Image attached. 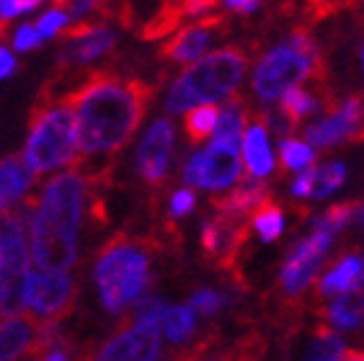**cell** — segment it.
I'll use <instances>...</instances> for the list:
<instances>
[{
    "label": "cell",
    "instance_id": "obj_42",
    "mask_svg": "<svg viewBox=\"0 0 364 361\" xmlns=\"http://www.w3.org/2000/svg\"><path fill=\"white\" fill-rule=\"evenodd\" d=\"M359 222H362V227H364V204H362V209H359Z\"/></svg>",
    "mask_w": 364,
    "mask_h": 361
},
{
    "label": "cell",
    "instance_id": "obj_8",
    "mask_svg": "<svg viewBox=\"0 0 364 361\" xmlns=\"http://www.w3.org/2000/svg\"><path fill=\"white\" fill-rule=\"evenodd\" d=\"M75 294V281L68 274L52 269H39L31 271L26 279L23 307L28 310L31 320L39 323V325L60 323L73 310Z\"/></svg>",
    "mask_w": 364,
    "mask_h": 361
},
{
    "label": "cell",
    "instance_id": "obj_10",
    "mask_svg": "<svg viewBox=\"0 0 364 361\" xmlns=\"http://www.w3.org/2000/svg\"><path fill=\"white\" fill-rule=\"evenodd\" d=\"M331 240H333V232L316 227L305 243H300L292 250V256L287 258V264L282 269V286H284V292L300 294L313 281L318 266H321V261L328 253Z\"/></svg>",
    "mask_w": 364,
    "mask_h": 361
},
{
    "label": "cell",
    "instance_id": "obj_1",
    "mask_svg": "<svg viewBox=\"0 0 364 361\" xmlns=\"http://www.w3.org/2000/svg\"><path fill=\"white\" fill-rule=\"evenodd\" d=\"M153 90L140 80H124L114 72H96L80 88L65 96L75 122L77 153H119L134 137Z\"/></svg>",
    "mask_w": 364,
    "mask_h": 361
},
{
    "label": "cell",
    "instance_id": "obj_12",
    "mask_svg": "<svg viewBox=\"0 0 364 361\" xmlns=\"http://www.w3.org/2000/svg\"><path fill=\"white\" fill-rule=\"evenodd\" d=\"M173 142L176 132L173 124L168 119H158L153 122V126L145 132L140 147H137V171L147 183H158V180L166 178L171 166V155H173Z\"/></svg>",
    "mask_w": 364,
    "mask_h": 361
},
{
    "label": "cell",
    "instance_id": "obj_26",
    "mask_svg": "<svg viewBox=\"0 0 364 361\" xmlns=\"http://www.w3.org/2000/svg\"><path fill=\"white\" fill-rule=\"evenodd\" d=\"M279 98H282V109H284V114H287L292 122H300V119H305L308 114L318 112L316 98H310L308 93L302 88H297V85L287 88Z\"/></svg>",
    "mask_w": 364,
    "mask_h": 361
},
{
    "label": "cell",
    "instance_id": "obj_33",
    "mask_svg": "<svg viewBox=\"0 0 364 361\" xmlns=\"http://www.w3.org/2000/svg\"><path fill=\"white\" fill-rule=\"evenodd\" d=\"M70 23V18H68V14L65 11H60V8H55V11H49V14H44L39 21H36V28H39V34L44 36V39H49V36L60 34L65 26Z\"/></svg>",
    "mask_w": 364,
    "mask_h": 361
},
{
    "label": "cell",
    "instance_id": "obj_22",
    "mask_svg": "<svg viewBox=\"0 0 364 361\" xmlns=\"http://www.w3.org/2000/svg\"><path fill=\"white\" fill-rule=\"evenodd\" d=\"M346 180V166L341 163H323V166L313 168V180H310V196L313 199H323V196L333 194L336 188Z\"/></svg>",
    "mask_w": 364,
    "mask_h": 361
},
{
    "label": "cell",
    "instance_id": "obj_4",
    "mask_svg": "<svg viewBox=\"0 0 364 361\" xmlns=\"http://www.w3.org/2000/svg\"><path fill=\"white\" fill-rule=\"evenodd\" d=\"M245 72V57L238 49H220L207 57H196V63L181 72L173 83L166 106L168 112H189L196 104H215L230 96L238 88Z\"/></svg>",
    "mask_w": 364,
    "mask_h": 361
},
{
    "label": "cell",
    "instance_id": "obj_27",
    "mask_svg": "<svg viewBox=\"0 0 364 361\" xmlns=\"http://www.w3.org/2000/svg\"><path fill=\"white\" fill-rule=\"evenodd\" d=\"M253 227L259 230L261 240H267V243H274L277 237L282 235V230H284V217L277 207H264L259 204V212L253 217Z\"/></svg>",
    "mask_w": 364,
    "mask_h": 361
},
{
    "label": "cell",
    "instance_id": "obj_25",
    "mask_svg": "<svg viewBox=\"0 0 364 361\" xmlns=\"http://www.w3.org/2000/svg\"><path fill=\"white\" fill-rule=\"evenodd\" d=\"M240 240V235H235L223 217L215 220V222H207L202 230V245L204 250L215 256V253H228V250L235 248V243Z\"/></svg>",
    "mask_w": 364,
    "mask_h": 361
},
{
    "label": "cell",
    "instance_id": "obj_3",
    "mask_svg": "<svg viewBox=\"0 0 364 361\" xmlns=\"http://www.w3.org/2000/svg\"><path fill=\"white\" fill-rule=\"evenodd\" d=\"M93 281L106 313L119 315L134 305L150 284V256L137 240L117 235L104 245L93 269Z\"/></svg>",
    "mask_w": 364,
    "mask_h": 361
},
{
    "label": "cell",
    "instance_id": "obj_40",
    "mask_svg": "<svg viewBox=\"0 0 364 361\" xmlns=\"http://www.w3.org/2000/svg\"><path fill=\"white\" fill-rule=\"evenodd\" d=\"M261 0H225V6L230 8V11H238V14H251L259 8Z\"/></svg>",
    "mask_w": 364,
    "mask_h": 361
},
{
    "label": "cell",
    "instance_id": "obj_2",
    "mask_svg": "<svg viewBox=\"0 0 364 361\" xmlns=\"http://www.w3.org/2000/svg\"><path fill=\"white\" fill-rule=\"evenodd\" d=\"M88 180L80 171L55 176L36 202H28L23 225H28L31 261L36 269L68 271L77 261V232L83 222Z\"/></svg>",
    "mask_w": 364,
    "mask_h": 361
},
{
    "label": "cell",
    "instance_id": "obj_20",
    "mask_svg": "<svg viewBox=\"0 0 364 361\" xmlns=\"http://www.w3.org/2000/svg\"><path fill=\"white\" fill-rule=\"evenodd\" d=\"M362 271H364L362 256H346L343 261H338V266H333V269L321 279V292L326 294V297H333V294H338L341 289H346Z\"/></svg>",
    "mask_w": 364,
    "mask_h": 361
},
{
    "label": "cell",
    "instance_id": "obj_30",
    "mask_svg": "<svg viewBox=\"0 0 364 361\" xmlns=\"http://www.w3.org/2000/svg\"><path fill=\"white\" fill-rule=\"evenodd\" d=\"M351 215H354V204H336V207H331L328 212L318 220L316 227L328 230V232H333V235H336L338 230H341L343 225L351 220Z\"/></svg>",
    "mask_w": 364,
    "mask_h": 361
},
{
    "label": "cell",
    "instance_id": "obj_17",
    "mask_svg": "<svg viewBox=\"0 0 364 361\" xmlns=\"http://www.w3.org/2000/svg\"><path fill=\"white\" fill-rule=\"evenodd\" d=\"M243 158H245V168L253 178H264V176L272 173L274 168V155L269 150V137L267 129L261 124H253L248 129L243 139Z\"/></svg>",
    "mask_w": 364,
    "mask_h": 361
},
{
    "label": "cell",
    "instance_id": "obj_31",
    "mask_svg": "<svg viewBox=\"0 0 364 361\" xmlns=\"http://www.w3.org/2000/svg\"><path fill=\"white\" fill-rule=\"evenodd\" d=\"M225 305V297L215 289H199V292L191 297V310L194 313H202V315H215L220 307Z\"/></svg>",
    "mask_w": 364,
    "mask_h": 361
},
{
    "label": "cell",
    "instance_id": "obj_35",
    "mask_svg": "<svg viewBox=\"0 0 364 361\" xmlns=\"http://www.w3.org/2000/svg\"><path fill=\"white\" fill-rule=\"evenodd\" d=\"M42 42H44V36L39 34V28L31 26V23L21 26L18 31H16V36H14V47L18 49V52H26V49H36Z\"/></svg>",
    "mask_w": 364,
    "mask_h": 361
},
{
    "label": "cell",
    "instance_id": "obj_23",
    "mask_svg": "<svg viewBox=\"0 0 364 361\" xmlns=\"http://www.w3.org/2000/svg\"><path fill=\"white\" fill-rule=\"evenodd\" d=\"M220 109L212 104H196L186 114V134L191 142H202L204 137H210L218 124Z\"/></svg>",
    "mask_w": 364,
    "mask_h": 361
},
{
    "label": "cell",
    "instance_id": "obj_6",
    "mask_svg": "<svg viewBox=\"0 0 364 361\" xmlns=\"http://www.w3.org/2000/svg\"><path fill=\"white\" fill-rule=\"evenodd\" d=\"M318 49L305 34H294L289 42L272 49L253 72V90L261 101H277L292 85L302 83L316 65Z\"/></svg>",
    "mask_w": 364,
    "mask_h": 361
},
{
    "label": "cell",
    "instance_id": "obj_43",
    "mask_svg": "<svg viewBox=\"0 0 364 361\" xmlns=\"http://www.w3.org/2000/svg\"><path fill=\"white\" fill-rule=\"evenodd\" d=\"M362 65H364V44H362Z\"/></svg>",
    "mask_w": 364,
    "mask_h": 361
},
{
    "label": "cell",
    "instance_id": "obj_9",
    "mask_svg": "<svg viewBox=\"0 0 364 361\" xmlns=\"http://www.w3.org/2000/svg\"><path fill=\"white\" fill-rule=\"evenodd\" d=\"M240 168H243L240 166V147L212 142L204 153H196L186 163L183 180L189 186L223 191V188H230L240 178Z\"/></svg>",
    "mask_w": 364,
    "mask_h": 361
},
{
    "label": "cell",
    "instance_id": "obj_29",
    "mask_svg": "<svg viewBox=\"0 0 364 361\" xmlns=\"http://www.w3.org/2000/svg\"><path fill=\"white\" fill-rule=\"evenodd\" d=\"M346 356V346L336 333H321L316 338V343L310 346V359H343Z\"/></svg>",
    "mask_w": 364,
    "mask_h": 361
},
{
    "label": "cell",
    "instance_id": "obj_28",
    "mask_svg": "<svg viewBox=\"0 0 364 361\" xmlns=\"http://www.w3.org/2000/svg\"><path fill=\"white\" fill-rule=\"evenodd\" d=\"M282 163L287 168H292V171H302V168H308L313 160H316V150H313V145H308V142H297V139H284L282 142Z\"/></svg>",
    "mask_w": 364,
    "mask_h": 361
},
{
    "label": "cell",
    "instance_id": "obj_15",
    "mask_svg": "<svg viewBox=\"0 0 364 361\" xmlns=\"http://www.w3.org/2000/svg\"><path fill=\"white\" fill-rule=\"evenodd\" d=\"M328 320L341 330L364 328V271L346 289L338 292L333 305L328 307Z\"/></svg>",
    "mask_w": 364,
    "mask_h": 361
},
{
    "label": "cell",
    "instance_id": "obj_41",
    "mask_svg": "<svg viewBox=\"0 0 364 361\" xmlns=\"http://www.w3.org/2000/svg\"><path fill=\"white\" fill-rule=\"evenodd\" d=\"M316 3H321V6L326 8V6H341V3H346V0H316Z\"/></svg>",
    "mask_w": 364,
    "mask_h": 361
},
{
    "label": "cell",
    "instance_id": "obj_38",
    "mask_svg": "<svg viewBox=\"0 0 364 361\" xmlns=\"http://www.w3.org/2000/svg\"><path fill=\"white\" fill-rule=\"evenodd\" d=\"M310 180H313V168H308V171L292 183V196H297V199L310 196Z\"/></svg>",
    "mask_w": 364,
    "mask_h": 361
},
{
    "label": "cell",
    "instance_id": "obj_18",
    "mask_svg": "<svg viewBox=\"0 0 364 361\" xmlns=\"http://www.w3.org/2000/svg\"><path fill=\"white\" fill-rule=\"evenodd\" d=\"M36 325L34 320H18L11 318L0 325V361L3 359H18L21 354H28V348L34 343Z\"/></svg>",
    "mask_w": 364,
    "mask_h": 361
},
{
    "label": "cell",
    "instance_id": "obj_13",
    "mask_svg": "<svg viewBox=\"0 0 364 361\" xmlns=\"http://www.w3.org/2000/svg\"><path fill=\"white\" fill-rule=\"evenodd\" d=\"M359 124H362V104H359L357 98H349L331 117L308 126V145L313 147L336 145V142H341V139L351 137V134L357 132Z\"/></svg>",
    "mask_w": 364,
    "mask_h": 361
},
{
    "label": "cell",
    "instance_id": "obj_11",
    "mask_svg": "<svg viewBox=\"0 0 364 361\" xmlns=\"http://www.w3.org/2000/svg\"><path fill=\"white\" fill-rule=\"evenodd\" d=\"M98 359H158L161 356V323L134 320L132 325L124 328L119 335L106 340Z\"/></svg>",
    "mask_w": 364,
    "mask_h": 361
},
{
    "label": "cell",
    "instance_id": "obj_7",
    "mask_svg": "<svg viewBox=\"0 0 364 361\" xmlns=\"http://www.w3.org/2000/svg\"><path fill=\"white\" fill-rule=\"evenodd\" d=\"M28 279L26 230L21 215H0V318H16L23 310Z\"/></svg>",
    "mask_w": 364,
    "mask_h": 361
},
{
    "label": "cell",
    "instance_id": "obj_5",
    "mask_svg": "<svg viewBox=\"0 0 364 361\" xmlns=\"http://www.w3.org/2000/svg\"><path fill=\"white\" fill-rule=\"evenodd\" d=\"M77 160L75 122L70 106L36 104L28 122V139L23 147V163L34 176L49 173L55 168L70 166Z\"/></svg>",
    "mask_w": 364,
    "mask_h": 361
},
{
    "label": "cell",
    "instance_id": "obj_32",
    "mask_svg": "<svg viewBox=\"0 0 364 361\" xmlns=\"http://www.w3.org/2000/svg\"><path fill=\"white\" fill-rule=\"evenodd\" d=\"M44 0H0V21H11L18 14L34 11L36 6H42ZM55 6H65L68 0H52Z\"/></svg>",
    "mask_w": 364,
    "mask_h": 361
},
{
    "label": "cell",
    "instance_id": "obj_14",
    "mask_svg": "<svg viewBox=\"0 0 364 361\" xmlns=\"http://www.w3.org/2000/svg\"><path fill=\"white\" fill-rule=\"evenodd\" d=\"M220 23H223V18H212V21H202L196 23V26L183 28L181 34H176L163 47V55L168 57V60H173V63H194L196 57H202L204 49L210 47Z\"/></svg>",
    "mask_w": 364,
    "mask_h": 361
},
{
    "label": "cell",
    "instance_id": "obj_21",
    "mask_svg": "<svg viewBox=\"0 0 364 361\" xmlns=\"http://www.w3.org/2000/svg\"><path fill=\"white\" fill-rule=\"evenodd\" d=\"M161 325H163V333L168 335L173 343H183L196 330V315L191 307H166Z\"/></svg>",
    "mask_w": 364,
    "mask_h": 361
},
{
    "label": "cell",
    "instance_id": "obj_16",
    "mask_svg": "<svg viewBox=\"0 0 364 361\" xmlns=\"http://www.w3.org/2000/svg\"><path fill=\"white\" fill-rule=\"evenodd\" d=\"M34 186V173L21 158L0 160V215L11 212L16 202H21Z\"/></svg>",
    "mask_w": 364,
    "mask_h": 361
},
{
    "label": "cell",
    "instance_id": "obj_19",
    "mask_svg": "<svg viewBox=\"0 0 364 361\" xmlns=\"http://www.w3.org/2000/svg\"><path fill=\"white\" fill-rule=\"evenodd\" d=\"M264 199H267V186H264L261 180H248V183L235 188L228 199L218 202L215 207L220 209L223 217H238V215H245L248 209H256L259 204H264Z\"/></svg>",
    "mask_w": 364,
    "mask_h": 361
},
{
    "label": "cell",
    "instance_id": "obj_39",
    "mask_svg": "<svg viewBox=\"0 0 364 361\" xmlns=\"http://www.w3.org/2000/svg\"><path fill=\"white\" fill-rule=\"evenodd\" d=\"M16 72V60L3 44H0V80H6Z\"/></svg>",
    "mask_w": 364,
    "mask_h": 361
},
{
    "label": "cell",
    "instance_id": "obj_36",
    "mask_svg": "<svg viewBox=\"0 0 364 361\" xmlns=\"http://www.w3.org/2000/svg\"><path fill=\"white\" fill-rule=\"evenodd\" d=\"M194 204H196L194 191H189V188H181V191H176L173 199H171V215H173V217L189 215L191 209H194Z\"/></svg>",
    "mask_w": 364,
    "mask_h": 361
},
{
    "label": "cell",
    "instance_id": "obj_34",
    "mask_svg": "<svg viewBox=\"0 0 364 361\" xmlns=\"http://www.w3.org/2000/svg\"><path fill=\"white\" fill-rule=\"evenodd\" d=\"M163 313H166V305L161 299H140L134 305V320H147V323H161Z\"/></svg>",
    "mask_w": 364,
    "mask_h": 361
},
{
    "label": "cell",
    "instance_id": "obj_24",
    "mask_svg": "<svg viewBox=\"0 0 364 361\" xmlns=\"http://www.w3.org/2000/svg\"><path fill=\"white\" fill-rule=\"evenodd\" d=\"M212 142L240 147V142H243V114L238 112V106L230 104L220 112L218 124H215V139Z\"/></svg>",
    "mask_w": 364,
    "mask_h": 361
},
{
    "label": "cell",
    "instance_id": "obj_37",
    "mask_svg": "<svg viewBox=\"0 0 364 361\" xmlns=\"http://www.w3.org/2000/svg\"><path fill=\"white\" fill-rule=\"evenodd\" d=\"M98 8H104L101 0H73V16L75 18H88L91 14H96Z\"/></svg>",
    "mask_w": 364,
    "mask_h": 361
}]
</instances>
